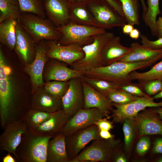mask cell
Returning a JSON list of instances; mask_svg holds the SVG:
<instances>
[{
    "label": "cell",
    "instance_id": "cell-37",
    "mask_svg": "<svg viewBox=\"0 0 162 162\" xmlns=\"http://www.w3.org/2000/svg\"><path fill=\"white\" fill-rule=\"evenodd\" d=\"M107 97L113 103L121 104L134 102L140 97L120 89L110 92L108 94Z\"/></svg>",
    "mask_w": 162,
    "mask_h": 162
},
{
    "label": "cell",
    "instance_id": "cell-2",
    "mask_svg": "<svg viewBox=\"0 0 162 162\" xmlns=\"http://www.w3.org/2000/svg\"><path fill=\"white\" fill-rule=\"evenodd\" d=\"M10 68L7 64L3 52L0 50V121L4 129L13 119L20 99L12 88Z\"/></svg>",
    "mask_w": 162,
    "mask_h": 162
},
{
    "label": "cell",
    "instance_id": "cell-30",
    "mask_svg": "<svg viewBox=\"0 0 162 162\" xmlns=\"http://www.w3.org/2000/svg\"><path fill=\"white\" fill-rule=\"evenodd\" d=\"M53 113L30 109L22 119L26 124L27 129L34 130L49 118Z\"/></svg>",
    "mask_w": 162,
    "mask_h": 162
},
{
    "label": "cell",
    "instance_id": "cell-34",
    "mask_svg": "<svg viewBox=\"0 0 162 162\" xmlns=\"http://www.w3.org/2000/svg\"><path fill=\"white\" fill-rule=\"evenodd\" d=\"M21 12L33 14L45 17L43 3L40 0H18Z\"/></svg>",
    "mask_w": 162,
    "mask_h": 162
},
{
    "label": "cell",
    "instance_id": "cell-17",
    "mask_svg": "<svg viewBox=\"0 0 162 162\" xmlns=\"http://www.w3.org/2000/svg\"><path fill=\"white\" fill-rule=\"evenodd\" d=\"M81 78L84 97L83 109L97 108L108 117V114L112 109L113 102L107 97L98 91Z\"/></svg>",
    "mask_w": 162,
    "mask_h": 162
},
{
    "label": "cell",
    "instance_id": "cell-19",
    "mask_svg": "<svg viewBox=\"0 0 162 162\" xmlns=\"http://www.w3.org/2000/svg\"><path fill=\"white\" fill-rule=\"evenodd\" d=\"M43 3L45 13L56 27L69 22L68 0H43Z\"/></svg>",
    "mask_w": 162,
    "mask_h": 162
},
{
    "label": "cell",
    "instance_id": "cell-22",
    "mask_svg": "<svg viewBox=\"0 0 162 162\" xmlns=\"http://www.w3.org/2000/svg\"><path fill=\"white\" fill-rule=\"evenodd\" d=\"M70 118L63 109L53 112L50 117L33 131L43 136L52 137L60 133Z\"/></svg>",
    "mask_w": 162,
    "mask_h": 162
},
{
    "label": "cell",
    "instance_id": "cell-53",
    "mask_svg": "<svg viewBox=\"0 0 162 162\" xmlns=\"http://www.w3.org/2000/svg\"><path fill=\"white\" fill-rule=\"evenodd\" d=\"M142 6L143 12H146L147 10V7L146 6L144 0H140Z\"/></svg>",
    "mask_w": 162,
    "mask_h": 162
},
{
    "label": "cell",
    "instance_id": "cell-33",
    "mask_svg": "<svg viewBox=\"0 0 162 162\" xmlns=\"http://www.w3.org/2000/svg\"><path fill=\"white\" fill-rule=\"evenodd\" d=\"M82 78L98 91L107 97L110 92L120 89V85L106 80L84 76Z\"/></svg>",
    "mask_w": 162,
    "mask_h": 162
},
{
    "label": "cell",
    "instance_id": "cell-52",
    "mask_svg": "<svg viewBox=\"0 0 162 162\" xmlns=\"http://www.w3.org/2000/svg\"><path fill=\"white\" fill-rule=\"evenodd\" d=\"M156 108L153 110L157 113L159 117L162 120V107Z\"/></svg>",
    "mask_w": 162,
    "mask_h": 162
},
{
    "label": "cell",
    "instance_id": "cell-39",
    "mask_svg": "<svg viewBox=\"0 0 162 162\" xmlns=\"http://www.w3.org/2000/svg\"><path fill=\"white\" fill-rule=\"evenodd\" d=\"M153 98L140 97L134 101L135 110L137 113L147 107H162V102L156 103L154 101Z\"/></svg>",
    "mask_w": 162,
    "mask_h": 162
},
{
    "label": "cell",
    "instance_id": "cell-15",
    "mask_svg": "<svg viewBox=\"0 0 162 162\" xmlns=\"http://www.w3.org/2000/svg\"><path fill=\"white\" fill-rule=\"evenodd\" d=\"M30 109L53 113L63 109L61 98L46 91L43 86L32 94Z\"/></svg>",
    "mask_w": 162,
    "mask_h": 162
},
{
    "label": "cell",
    "instance_id": "cell-6",
    "mask_svg": "<svg viewBox=\"0 0 162 162\" xmlns=\"http://www.w3.org/2000/svg\"><path fill=\"white\" fill-rule=\"evenodd\" d=\"M114 36L112 32H107L94 36L92 43L82 47L84 57L73 63L70 66L71 68L83 72L104 66L101 58L102 50L106 43Z\"/></svg>",
    "mask_w": 162,
    "mask_h": 162
},
{
    "label": "cell",
    "instance_id": "cell-54",
    "mask_svg": "<svg viewBox=\"0 0 162 162\" xmlns=\"http://www.w3.org/2000/svg\"><path fill=\"white\" fill-rule=\"evenodd\" d=\"M153 98L154 99H158L162 98V91L155 95Z\"/></svg>",
    "mask_w": 162,
    "mask_h": 162
},
{
    "label": "cell",
    "instance_id": "cell-11",
    "mask_svg": "<svg viewBox=\"0 0 162 162\" xmlns=\"http://www.w3.org/2000/svg\"><path fill=\"white\" fill-rule=\"evenodd\" d=\"M46 55L49 58L64 62L71 66L85 56L82 47L73 44L63 45L58 44L56 40H48Z\"/></svg>",
    "mask_w": 162,
    "mask_h": 162
},
{
    "label": "cell",
    "instance_id": "cell-32",
    "mask_svg": "<svg viewBox=\"0 0 162 162\" xmlns=\"http://www.w3.org/2000/svg\"><path fill=\"white\" fill-rule=\"evenodd\" d=\"M129 75L132 80H137L140 82L155 80H162V59L148 71L140 73L135 70Z\"/></svg>",
    "mask_w": 162,
    "mask_h": 162
},
{
    "label": "cell",
    "instance_id": "cell-20",
    "mask_svg": "<svg viewBox=\"0 0 162 162\" xmlns=\"http://www.w3.org/2000/svg\"><path fill=\"white\" fill-rule=\"evenodd\" d=\"M69 22L100 28L85 0L69 1Z\"/></svg>",
    "mask_w": 162,
    "mask_h": 162
},
{
    "label": "cell",
    "instance_id": "cell-18",
    "mask_svg": "<svg viewBox=\"0 0 162 162\" xmlns=\"http://www.w3.org/2000/svg\"><path fill=\"white\" fill-rule=\"evenodd\" d=\"M134 120L136 129L142 136L158 135L162 136V120L153 110L138 113Z\"/></svg>",
    "mask_w": 162,
    "mask_h": 162
},
{
    "label": "cell",
    "instance_id": "cell-12",
    "mask_svg": "<svg viewBox=\"0 0 162 162\" xmlns=\"http://www.w3.org/2000/svg\"><path fill=\"white\" fill-rule=\"evenodd\" d=\"M62 99L63 109L70 118L83 108L84 97L81 78H74L69 81L68 88Z\"/></svg>",
    "mask_w": 162,
    "mask_h": 162
},
{
    "label": "cell",
    "instance_id": "cell-29",
    "mask_svg": "<svg viewBox=\"0 0 162 162\" xmlns=\"http://www.w3.org/2000/svg\"><path fill=\"white\" fill-rule=\"evenodd\" d=\"M0 23L8 19L18 20L21 14L18 0H0Z\"/></svg>",
    "mask_w": 162,
    "mask_h": 162
},
{
    "label": "cell",
    "instance_id": "cell-42",
    "mask_svg": "<svg viewBox=\"0 0 162 162\" xmlns=\"http://www.w3.org/2000/svg\"><path fill=\"white\" fill-rule=\"evenodd\" d=\"M140 37L142 45L143 46L152 49H162V37L154 41L149 40L144 34L140 35Z\"/></svg>",
    "mask_w": 162,
    "mask_h": 162
},
{
    "label": "cell",
    "instance_id": "cell-23",
    "mask_svg": "<svg viewBox=\"0 0 162 162\" xmlns=\"http://www.w3.org/2000/svg\"><path fill=\"white\" fill-rule=\"evenodd\" d=\"M65 64L57 60L51 63L46 74V80L68 81L73 78L83 76L82 72L69 68Z\"/></svg>",
    "mask_w": 162,
    "mask_h": 162
},
{
    "label": "cell",
    "instance_id": "cell-49",
    "mask_svg": "<svg viewBox=\"0 0 162 162\" xmlns=\"http://www.w3.org/2000/svg\"><path fill=\"white\" fill-rule=\"evenodd\" d=\"M139 31L137 28H134L129 34L130 37L132 39L136 40L140 36Z\"/></svg>",
    "mask_w": 162,
    "mask_h": 162
},
{
    "label": "cell",
    "instance_id": "cell-13",
    "mask_svg": "<svg viewBox=\"0 0 162 162\" xmlns=\"http://www.w3.org/2000/svg\"><path fill=\"white\" fill-rule=\"evenodd\" d=\"M27 129L26 124L22 119L8 124L0 136V149L13 154L16 158V148Z\"/></svg>",
    "mask_w": 162,
    "mask_h": 162
},
{
    "label": "cell",
    "instance_id": "cell-45",
    "mask_svg": "<svg viewBox=\"0 0 162 162\" xmlns=\"http://www.w3.org/2000/svg\"><path fill=\"white\" fill-rule=\"evenodd\" d=\"M153 152L157 154H162V137L156 139L152 148Z\"/></svg>",
    "mask_w": 162,
    "mask_h": 162
},
{
    "label": "cell",
    "instance_id": "cell-28",
    "mask_svg": "<svg viewBox=\"0 0 162 162\" xmlns=\"http://www.w3.org/2000/svg\"><path fill=\"white\" fill-rule=\"evenodd\" d=\"M147 10L145 14L142 15V19L152 35L157 36L156 23L158 16L161 13L159 0H147Z\"/></svg>",
    "mask_w": 162,
    "mask_h": 162
},
{
    "label": "cell",
    "instance_id": "cell-48",
    "mask_svg": "<svg viewBox=\"0 0 162 162\" xmlns=\"http://www.w3.org/2000/svg\"><path fill=\"white\" fill-rule=\"evenodd\" d=\"M99 134L101 138L105 140L112 139L114 137V136L111 134L109 130H100L99 132Z\"/></svg>",
    "mask_w": 162,
    "mask_h": 162
},
{
    "label": "cell",
    "instance_id": "cell-21",
    "mask_svg": "<svg viewBox=\"0 0 162 162\" xmlns=\"http://www.w3.org/2000/svg\"><path fill=\"white\" fill-rule=\"evenodd\" d=\"M121 40L120 36H114L103 46L101 56L104 66L118 61L131 51L130 47L123 46Z\"/></svg>",
    "mask_w": 162,
    "mask_h": 162
},
{
    "label": "cell",
    "instance_id": "cell-16",
    "mask_svg": "<svg viewBox=\"0 0 162 162\" xmlns=\"http://www.w3.org/2000/svg\"><path fill=\"white\" fill-rule=\"evenodd\" d=\"M16 33L15 51L23 62L27 64H29L33 61L35 57V42L18 20L16 26Z\"/></svg>",
    "mask_w": 162,
    "mask_h": 162
},
{
    "label": "cell",
    "instance_id": "cell-47",
    "mask_svg": "<svg viewBox=\"0 0 162 162\" xmlns=\"http://www.w3.org/2000/svg\"><path fill=\"white\" fill-rule=\"evenodd\" d=\"M157 37L158 38L162 37V17H159L157 20L156 23Z\"/></svg>",
    "mask_w": 162,
    "mask_h": 162
},
{
    "label": "cell",
    "instance_id": "cell-44",
    "mask_svg": "<svg viewBox=\"0 0 162 162\" xmlns=\"http://www.w3.org/2000/svg\"><path fill=\"white\" fill-rule=\"evenodd\" d=\"M117 148L114 151L112 155V160L115 162H126L127 158L124 154L117 152Z\"/></svg>",
    "mask_w": 162,
    "mask_h": 162
},
{
    "label": "cell",
    "instance_id": "cell-24",
    "mask_svg": "<svg viewBox=\"0 0 162 162\" xmlns=\"http://www.w3.org/2000/svg\"><path fill=\"white\" fill-rule=\"evenodd\" d=\"M66 136L60 133L51 138L48 143L47 162H70L66 150Z\"/></svg>",
    "mask_w": 162,
    "mask_h": 162
},
{
    "label": "cell",
    "instance_id": "cell-38",
    "mask_svg": "<svg viewBox=\"0 0 162 162\" xmlns=\"http://www.w3.org/2000/svg\"><path fill=\"white\" fill-rule=\"evenodd\" d=\"M140 84L148 95H155L162 91V80H155L140 82Z\"/></svg>",
    "mask_w": 162,
    "mask_h": 162
},
{
    "label": "cell",
    "instance_id": "cell-3",
    "mask_svg": "<svg viewBox=\"0 0 162 162\" xmlns=\"http://www.w3.org/2000/svg\"><path fill=\"white\" fill-rule=\"evenodd\" d=\"M52 138L27 129L16 148V159L22 162H47V145Z\"/></svg>",
    "mask_w": 162,
    "mask_h": 162
},
{
    "label": "cell",
    "instance_id": "cell-1",
    "mask_svg": "<svg viewBox=\"0 0 162 162\" xmlns=\"http://www.w3.org/2000/svg\"><path fill=\"white\" fill-rule=\"evenodd\" d=\"M154 58L135 62H115L104 66L94 68L82 72L87 77L106 80L122 85L132 82L129 74L132 72L151 66L158 61Z\"/></svg>",
    "mask_w": 162,
    "mask_h": 162
},
{
    "label": "cell",
    "instance_id": "cell-46",
    "mask_svg": "<svg viewBox=\"0 0 162 162\" xmlns=\"http://www.w3.org/2000/svg\"><path fill=\"white\" fill-rule=\"evenodd\" d=\"M105 0L109 3L119 14H120L122 16L124 17L122 10L121 3L118 0Z\"/></svg>",
    "mask_w": 162,
    "mask_h": 162
},
{
    "label": "cell",
    "instance_id": "cell-5",
    "mask_svg": "<svg viewBox=\"0 0 162 162\" xmlns=\"http://www.w3.org/2000/svg\"><path fill=\"white\" fill-rule=\"evenodd\" d=\"M56 28L61 34V38L57 40L58 44L66 45L76 44L82 47L92 43L94 36L106 32L102 28L72 22Z\"/></svg>",
    "mask_w": 162,
    "mask_h": 162
},
{
    "label": "cell",
    "instance_id": "cell-55",
    "mask_svg": "<svg viewBox=\"0 0 162 162\" xmlns=\"http://www.w3.org/2000/svg\"><path fill=\"white\" fill-rule=\"evenodd\" d=\"M156 162H162V156L160 157L156 160Z\"/></svg>",
    "mask_w": 162,
    "mask_h": 162
},
{
    "label": "cell",
    "instance_id": "cell-10",
    "mask_svg": "<svg viewBox=\"0 0 162 162\" xmlns=\"http://www.w3.org/2000/svg\"><path fill=\"white\" fill-rule=\"evenodd\" d=\"M99 132L97 126L94 124L66 136V150L70 161L76 157L89 142L100 137Z\"/></svg>",
    "mask_w": 162,
    "mask_h": 162
},
{
    "label": "cell",
    "instance_id": "cell-35",
    "mask_svg": "<svg viewBox=\"0 0 162 162\" xmlns=\"http://www.w3.org/2000/svg\"><path fill=\"white\" fill-rule=\"evenodd\" d=\"M136 127L134 119H126L124 121L123 130L124 136V145L125 151L129 152L130 149L134 138Z\"/></svg>",
    "mask_w": 162,
    "mask_h": 162
},
{
    "label": "cell",
    "instance_id": "cell-41",
    "mask_svg": "<svg viewBox=\"0 0 162 162\" xmlns=\"http://www.w3.org/2000/svg\"><path fill=\"white\" fill-rule=\"evenodd\" d=\"M151 142L149 137L142 136L139 140L136 147V151L140 155L145 154L149 149Z\"/></svg>",
    "mask_w": 162,
    "mask_h": 162
},
{
    "label": "cell",
    "instance_id": "cell-4",
    "mask_svg": "<svg viewBox=\"0 0 162 162\" xmlns=\"http://www.w3.org/2000/svg\"><path fill=\"white\" fill-rule=\"evenodd\" d=\"M18 20L35 43L44 40H58L61 37L50 21L36 15L22 14Z\"/></svg>",
    "mask_w": 162,
    "mask_h": 162
},
{
    "label": "cell",
    "instance_id": "cell-27",
    "mask_svg": "<svg viewBox=\"0 0 162 162\" xmlns=\"http://www.w3.org/2000/svg\"><path fill=\"white\" fill-rule=\"evenodd\" d=\"M127 24L138 26L140 24L139 0H118Z\"/></svg>",
    "mask_w": 162,
    "mask_h": 162
},
{
    "label": "cell",
    "instance_id": "cell-40",
    "mask_svg": "<svg viewBox=\"0 0 162 162\" xmlns=\"http://www.w3.org/2000/svg\"><path fill=\"white\" fill-rule=\"evenodd\" d=\"M120 89L139 97H150L144 92L139 83L136 84L131 82L120 85Z\"/></svg>",
    "mask_w": 162,
    "mask_h": 162
},
{
    "label": "cell",
    "instance_id": "cell-14",
    "mask_svg": "<svg viewBox=\"0 0 162 162\" xmlns=\"http://www.w3.org/2000/svg\"><path fill=\"white\" fill-rule=\"evenodd\" d=\"M47 50L46 43L41 42L37 48L34 59L25 68V72L30 78L32 94L44 84L43 78V70L46 62L49 58L46 55Z\"/></svg>",
    "mask_w": 162,
    "mask_h": 162
},
{
    "label": "cell",
    "instance_id": "cell-8",
    "mask_svg": "<svg viewBox=\"0 0 162 162\" xmlns=\"http://www.w3.org/2000/svg\"><path fill=\"white\" fill-rule=\"evenodd\" d=\"M119 143L113 139L105 140L101 137L92 141L70 162H105L112 160L114 151Z\"/></svg>",
    "mask_w": 162,
    "mask_h": 162
},
{
    "label": "cell",
    "instance_id": "cell-50",
    "mask_svg": "<svg viewBox=\"0 0 162 162\" xmlns=\"http://www.w3.org/2000/svg\"><path fill=\"white\" fill-rule=\"evenodd\" d=\"M133 29V25L128 24H126L122 27V32L124 34H129Z\"/></svg>",
    "mask_w": 162,
    "mask_h": 162
},
{
    "label": "cell",
    "instance_id": "cell-31",
    "mask_svg": "<svg viewBox=\"0 0 162 162\" xmlns=\"http://www.w3.org/2000/svg\"><path fill=\"white\" fill-rule=\"evenodd\" d=\"M113 106L115 107L112 109V117L114 122H121L127 119H134L138 114L134 107V101L126 104H121L113 103Z\"/></svg>",
    "mask_w": 162,
    "mask_h": 162
},
{
    "label": "cell",
    "instance_id": "cell-51",
    "mask_svg": "<svg viewBox=\"0 0 162 162\" xmlns=\"http://www.w3.org/2000/svg\"><path fill=\"white\" fill-rule=\"evenodd\" d=\"M10 153H8L2 158L3 162H16V160L12 156Z\"/></svg>",
    "mask_w": 162,
    "mask_h": 162
},
{
    "label": "cell",
    "instance_id": "cell-26",
    "mask_svg": "<svg viewBox=\"0 0 162 162\" xmlns=\"http://www.w3.org/2000/svg\"><path fill=\"white\" fill-rule=\"evenodd\" d=\"M17 20L8 19L0 23V41L11 50L14 49Z\"/></svg>",
    "mask_w": 162,
    "mask_h": 162
},
{
    "label": "cell",
    "instance_id": "cell-25",
    "mask_svg": "<svg viewBox=\"0 0 162 162\" xmlns=\"http://www.w3.org/2000/svg\"><path fill=\"white\" fill-rule=\"evenodd\" d=\"M130 47L131 51L119 62H135L147 61L154 58H162V49H149L136 42L131 44Z\"/></svg>",
    "mask_w": 162,
    "mask_h": 162
},
{
    "label": "cell",
    "instance_id": "cell-36",
    "mask_svg": "<svg viewBox=\"0 0 162 162\" xmlns=\"http://www.w3.org/2000/svg\"><path fill=\"white\" fill-rule=\"evenodd\" d=\"M69 81L52 80L47 81L44 83L43 87L49 93L62 98L68 88Z\"/></svg>",
    "mask_w": 162,
    "mask_h": 162
},
{
    "label": "cell",
    "instance_id": "cell-7",
    "mask_svg": "<svg viewBox=\"0 0 162 162\" xmlns=\"http://www.w3.org/2000/svg\"><path fill=\"white\" fill-rule=\"evenodd\" d=\"M100 27L105 30L122 27L126 24L125 18L105 0H85Z\"/></svg>",
    "mask_w": 162,
    "mask_h": 162
},
{
    "label": "cell",
    "instance_id": "cell-9",
    "mask_svg": "<svg viewBox=\"0 0 162 162\" xmlns=\"http://www.w3.org/2000/svg\"><path fill=\"white\" fill-rule=\"evenodd\" d=\"M105 116L104 113L97 108L81 109L69 119L60 133L66 136L71 135L94 124Z\"/></svg>",
    "mask_w": 162,
    "mask_h": 162
},
{
    "label": "cell",
    "instance_id": "cell-56",
    "mask_svg": "<svg viewBox=\"0 0 162 162\" xmlns=\"http://www.w3.org/2000/svg\"><path fill=\"white\" fill-rule=\"evenodd\" d=\"M70 1H78V0H68Z\"/></svg>",
    "mask_w": 162,
    "mask_h": 162
},
{
    "label": "cell",
    "instance_id": "cell-43",
    "mask_svg": "<svg viewBox=\"0 0 162 162\" xmlns=\"http://www.w3.org/2000/svg\"><path fill=\"white\" fill-rule=\"evenodd\" d=\"M94 124L97 126L99 131L101 130H110L114 127L112 122L105 118H102L96 122Z\"/></svg>",
    "mask_w": 162,
    "mask_h": 162
}]
</instances>
